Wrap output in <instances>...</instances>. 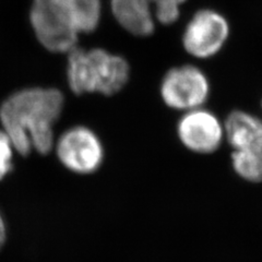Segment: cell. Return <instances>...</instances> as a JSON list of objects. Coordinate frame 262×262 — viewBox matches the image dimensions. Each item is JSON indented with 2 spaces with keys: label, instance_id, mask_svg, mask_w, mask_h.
<instances>
[{
  "label": "cell",
  "instance_id": "obj_6",
  "mask_svg": "<svg viewBox=\"0 0 262 262\" xmlns=\"http://www.w3.org/2000/svg\"><path fill=\"white\" fill-rule=\"evenodd\" d=\"M54 150L61 165L79 175L95 173L105 157L100 137L85 126L66 130L56 139Z\"/></svg>",
  "mask_w": 262,
  "mask_h": 262
},
{
  "label": "cell",
  "instance_id": "obj_1",
  "mask_svg": "<svg viewBox=\"0 0 262 262\" xmlns=\"http://www.w3.org/2000/svg\"><path fill=\"white\" fill-rule=\"evenodd\" d=\"M64 106L58 89L31 86L18 90L0 105V125L16 153L28 157L35 151L47 155L54 150L55 125Z\"/></svg>",
  "mask_w": 262,
  "mask_h": 262
},
{
  "label": "cell",
  "instance_id": "obj_13",
  "mask_svg": "<svg viewBox=\"0 0 262 262\" xmlns=\"http://www.w3.org/2000/svg\"><path fill=\"white\" fill-rule=\"evenodd\" d=\"M6 237H7L6 225H5L2 214H0V250H2V248L4 247V245L6 243Z\"/></svg>",
  "mask_w": 262,
  "mask_h": 262
},
{
  "label": "cell",
  "instance_id": "obj_12",
  "mask_svg": "<svg viewBox=\"0 0 262 262\" xmlns=\"http://www.w3.org/2000/svg\"><path fill=\"white\" fill-rule=\"evenodd\" d=\"M15 147L5 130L0 127V180H3L13 168Z\"/></svg>",
  "mask_w": 262,
  "mask_h": 262
},
{
  "label": "cell",
  "instance_id": "obj_2",
  "mask_svg": "<svg viewBox=\"0 0 262 262\" xmlns=\"http://www.w3.org/2000/svg\"><path fill=\"white\" fill-rule=\"evenodd\" d=\"M101 0H32L31 29L37 42L54 54H68L80 35L91 34L102 20Z\"/></svg>",
  "mask_w": 262,
  "mask_h": 262
},
{
  "label": "cell",
  "instance_id": "obj_14",
  "mask_svg": "<svg viewBox=\"0 0 262 262\" xmlns=\"http://www.w3.org/2000/svg\"><path fill=\"white\" fill-rule=\"evenodd\" d=\"M261 108H262V102H261Z\"/></svg>",
  "mask_w": 262,
  "mask_h": 262
},
{
  "label": "cell",
  "instance_id": "obj_11",
  "mask_svg": "<svg viewBox=\"0 0 262 262\" xmlns=\"http://www.w3.org/2000/svg\"><path fill=\"white\" fill-rule=\"evenodd\" d=\"M187 0H149L155 21L162 26H171L180 18V8Z\"/></svg>",
  "mask_w": 262,
  "mask_h": 262
},
{
  "label": "cell",
  "instance_id": "obj_9",
  "mask_svg": "<svg viewBox=\"0 0 262 262\" xmlns=\"http://www.w3.org/2000/svg\"><path fill=\"white\" fill-rule=\"evenodd\" d=\"M225 140L233 150H262V119L235 110L223 121Z\"/></svg>",
  "mask_w": 262,
  "mask_h": 262
},
{
  "label": "cell",
  "instance_id": "obj_5",
  "mask_svg": "<svg viewBox=\"0 0 262 262\" xmlns=\"http://www.w3.org/2000/svg\"><path fill=\"white\" fill-rule=\"evenodd\" d=\"M231 36L226 16L214 9H200L186 24L182 43L188 55L195 59H210L219 55Z\"/></svg>",
  "mask_w": 262,
  "mask_h": 262
},
{
  "label": "cell",
  "instance_id": "obj_7",
  "mask_svg": "<svg viewBox=\"0 0 262 262\" xmlns=\"http://www.w3.org/2000/svg\"><path fill=\"white\" fill-rule=\"evenodd\" d=\"M176 135L185 149L195 154L214 153L225 140L223 121L204 107L185 112L177 121Z\"/></svg>",
  "mask_w": 262,
  "mask_h": 262
},
{
  "label": "cell",
  "instance_id": "obj_8",
  "mask_svg": "<svg viewBox=\"0 0 262 262\" xmlns=\"http://www.w3.org/2000/svg\"><path fill=\"white\" fill-rule=\"evenodd\" d=\"M114 19L129 34L137 37L152 35L157 21L149 0H110Z\"/></svg>",
  "mask_w": 262,
  "mask_h": 262
},
{
  "label": "cell",
  "instance_id": "obj_10",
  "mask_svg": "<svg viewBox=\"0 0 262 262\" xmlns=\"http://www.w3.org/2000/svg\"><path fill=\"white\" fill-rule=\"evenodd\" d=\"M235 173L250 183H262V150H233Z\"/></svg>",
  "mask_w": 262,
  "mask_h": 262
},
{
  "label": "cell",
  "instance_id": "obj_4",
  "mask_svg": "<svg viewBox=\"0 0 262 262\" xmlns=\"http://www.w3.org/2000/svg\"><path fill=\"white\" fill-rule=\"evenodd\" d=\"M160 95L167 107L185 113L203 107L211 95V83L196 66H177L163 77Z\"/></svg>",
  "mask_w": 262,
  "mask_h": 262
},
{
  "label": "cell",
  "instance_id": "obj_3",
  "mask_svg": "<svg viewBox=\"0 0 262 262\" xmlns=\"http://www.w3.org/2000/svg\"><path fill=\"white\" fill-rule=\"evenodd\" d=\"M67 55L66 77L69 89L77 94L119 93L130 79L127 59L103 48L75 47Z\"/></svg>",
  "mask_w": 262,
  "mask_h": 262
}]
</instances>
